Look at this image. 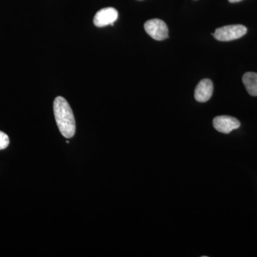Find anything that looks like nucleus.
Returning <instances> with one entry per match:
<instances>
[{"mask_svg":"<svg viewBox=\"0 0 257 257\" xmlns=\"http://www.w3.org/2000/svg\"><path fill=\"white\" fill-rule=\"evenodd\" d=\"M241 1H242V0H229V3H239V2Z\"/></svg>","mask_w":257,"mask_h":257,"instance_id":"nucleus-9","label":"nucleus"},{"mask_svg":"<svg viewBox=\"0 0 257 257\" xmlns=\"http://www.w3.org/2000/svg\"><path fill=\"white\" fill-rule=\"evenodd\" d=\"M10 144V139L8 135L0 131V150L7 148Z\"/></svg>","mask_w":257,"mask_h":257,"instance_id":"nucleus-8","label":"nucleus"},{"mask_svg":"<svg viewBox=\"0 0 257 257\" xmlns=\"http://www.w3.org/2000/svg\"><path fill=\"white\" fill-rule=\"evenodd\" d=\"M117 18L118 12L114 8H106L99 10L96 13L93 22L95 26L102 28L109 25H113Z\"/></svg>","mask_w":257,"mask_h":257,"instance_id":"nucleus-5","label":"nucleus"},{"mask_svg":"<svg viewBox=\"0 0 257 257\" xmlns=\"http://www.w3.org/2000/svg\"><path fill=\"white\" fill-rule=\"evenodd\" d=\"M246 32L247 29L243 25H233L216 29L212 35L218 41L229 42L241 38Z\"/></svg>","mask_w":257,"mask_h":257,"instance_id":"nucleus-2","label":"nucleus"},{"mask_svg":"<svg viewBox=\"0 0 257 257\" xmlns=\"http://www.w3.org/2000/svg\"><path fill=\"white\" fill-rule=\"evenodd\" d=\"M213 83L210 79H204L197 84L194 91V98L199 102H206L209 101L212 96Z\"/></svg>","mask_w":257,"mask_h":257,"instance_id":"nucleus-6","label":"nucleus"},{"mask_svg":"<svg viewBox=\"0 0 257 257\" xmlns=\"http://www.w3.org/2000/svg\"><path fill=\"white\" fill-rule=\"evenodd\" d=\"M242 81L250 95L257 96V73L246 72L243 74Z\"/></svg>","mask_w":257,"mask_h":257,"instance_id":"nucleus-7","label":"nucleus"},{"mask_svg":"<svg viewBox=\"0 0 257 257\" xmlns=\"http://www.w3.org/2000/svg\"><path fill=\"white\" fill-rule=\"evenodd\" d=\"M145 31L154 40L162 41L169 37L168 28L165 22L159 19H152L145 23Z\"/></svg>","mask_w":257,"mask_h":257,"instance_id":"nucleus-3","label":"nucleus"},{"mask_svg":"<svg viewBox=\"0 0 257 257\" xmlns=\"http://www.w3.org/2000/svg\"><path fill=\"white\" fill-rule=\"evenodd\" d=\"M56 122L61 134L65 138H72L75 134L76 123L73 111L62 96H57L53 103Z\"/></svg>","mask_w":257,"mask_h":257,"instance_id":"nucleus-1","label":"nucleus"},{"mask_svg":"<svg viewBox=\"0 0 257 257\" xmlns=\"http://www.w3.org/2000/svg\"><path fill=\"white\" fill-rule=\"evenodd\" d=\"M213 125L215 130L219 133L229 134L233 130L239 128L241 124L239 120L236 118L223 115V116H216L213 120Z\"/></svg>","mask_w":257,"mask_h":257,"instance_id":"nucleus-4","label":"nucleus"}]
</instances>
